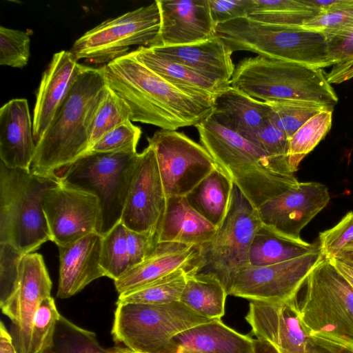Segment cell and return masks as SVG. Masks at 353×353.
Returning <instances> with one entry per match:
<instances>
[{"mask_svg": "<svg viewBox=\"0 0 353 353\" xmlns=\"http://www.w3.org/2000/svg\"><path fill=\"white\" fill-rule=\"evenodd\" d=\"M103 67L108 87L125 103L131 121L176 130L195 126L212 112L214 99L166 81L132 51Z\"/></svg>", "mask_w": 353, "mask_h": 353, "instance_id": "6da1fadb", "label": "cell"}, {"mask_svg": "<svg viewBox=\"0 0 353 353\" xmlns=\"http://www.w3.org/2000/svg\"><path fill=\"white\" fill-rule=\"evenodd\" d=\"M108 89L103 67L84 68L36 143L32 174L58 177L88 152L94 119Z\"/></svg>", "mask_w": 353, "mask_h": 353, "instance_id": "7a4b0ae2", "label": "cell"}, {"mask_svg": "<svg viewBox=\"0 0 353 353\" xmlns=\"http://www.w3.org/2000/svg\"><path fill=\"white\" fill-rule=\"evenodd\" d=\"M195 127L215 163L256 209L299 184L288 159L268 155L211 114Z\"/></svg>", "mask_w": 353, "mask_h": 353, "instance_id": "3957f363", "label": "cell"}, {"mask_svg": "<svg viewBox=\"0 0 353 353\" xmlns=\"http://www.w3.org/2000/svg\"><path fill=\"white\" fill-rule=\"evenodd\" d=\"M59 182L58 177L10 168L0 161V243L26 254L50 241L43 199Z\"/></svg>", "mask_w": 353, "mask_h": 353, "instance_id": "277c9868", "label": "cell"}, {"mask_svg": "<svg viewBox=\"0 0 353 353\" xmlns=\"http://www.w3.org/2000/svg\"><path fill=\"white\" fill-rule=\"evenodd\" d=\"M230 85L268 102L303 101L334 108L339 101L322 69L259 55L238 62Z\"/></svg>", "mask_w": 353, "mask_h": 353, "instance_id": "5b68a950", "label": "cell"}, {"mask_svg": "<svg viewBox=\"0 0 353 353\" xmlns=\"http://www.w3.org/2000/svg\"><path fill=\"white\" fill-rule=\"evenodd\" d=\"M216 35L232 52L248 51L315 68L333 65L326 34L302 26L274 25L242 17L216 26Z\"/></svg>", "mask_w": 353, "mask_h": 353, "instance_id": "8992f818", "label": "cell"}, {"mask_svg": "<svg viewBox=\"0 0 353 353\" xmlns=\"http://www.w3.org/2000/svg\"><path fill=\"white\" fill-rule=\"evenodd\" d=\"M299 305L309 336L353 348V288L324 259L309 274Z\"/></svg>", "mask_w": 353, "mask_h": 353, "instance_id": "52a82bcc", "label": "cell"}, {"mask_svg": "<svg viewBox=\"0 0 353 353\" xmlns=\"http://www.w3.org/2000/svg\"><path fill=\"white\" fill-rule=\"evenodd\" d=\"M212 320L181 301L148 305L118 303L111 334L115 342L140 353H175L171 340L176 334Z\"/></svg>", "mask_w": 353, "mask_h": 353, "instance_id": "ba28073f", "label": "cell"}, {"mask_svg": "<svg viewBox=\"0 0 353 353\" xmlns=\"http://www.w3.org/2000/svg\"><path fill=\"white\" fill-rule=\"evenodd\" d=\"M138 156L137 152H88L58 176L61 183L97 197L102 236L121 222Z\"/></svg>", "mask_w": 353, "mask_h": 353, "instance_id": "9c48e42d", "label": "cell"}, {"mask_svg": "<svg viewBox=\"0 0 353 353\" xmlns=\"http://www.w3.org/2000/svg\"><path fill=\"white\" fill-rule=\"evenodd\" d=\"M261 225L257 209L234 185L227 214L212 238L199 246L192 272L214 275L228 294L236 276L250 265V245Z\"/></svg>", "mask_w": 353, "mask_h": 353, "instance_id": "30bf717a", "label": "cell"}, {"mask_svg": "<svg viewBox=\"0 0 353 353\" xmlns=\"http://www.w3.org/2000/svg\"><path fill=\"white\" fill-rule=\"evenodd\" d=\"M157 1L109 19L77 39L70 52L77 60L108 64L128 53L130 47H152L160 29Z\"/></svg>", "mask_w": 353, "mask_h": 353, "instance_id": "8fae6325", "label": "cell"}, {"mask_svg": "<svg viewBox=\"0 0 353 353\" xmlns=\"http://www.w3.org/2000/svg\"><path fill=\"white\" fill-rule=\"evenodd\" d=\"M148 141L167 198L185 196L216 165L201 144L176 130L159 129Z\"/></svg>", "mask_w": 353, "mask_h": 353, "instance_id": "7c38bea8", "label": "cell"}, {"mask_svg": "<svg viewBox=\"0 0 353 353\" xmlns=\"http://www.w3.org/2000/svg\"><path fill=\"white\" fill-rule=\"evenodd\" d=\"M324 259L320 248L286 261L248 266L234 278L228 295L265 302L296 299L310 272Z\"/></svg>", "mask_w": 353, "mask_h": 353, "instance_id": "4fadbf2b", "label": "cell"}, {"mask_svg": "<svg viewBox=\"0 0 353 353\" xmlns=\"http://www.w3.org/2000/svg\"><path fill=\"white\" fill-rule=\"evenodd\" d=\"M50 241L58 247L101 230V212L94 194L61 182L46 191L43 199Z\"/></svg>", "mask_w": 353, "mask_h": 353, "instance_id": "5bb4252c", "label": "cell"}, {"mask_svg": "<svg viewBox=\"0 0 353 353\" xmlns=\"http://www.w3.org/2000/svg\"><path fill=\"white\" fill-rule=\"evenodd\" d=\"M51 290L52 281L42 255L37 252L24 254L17 283L10 293L0 299L3 314L13 325L19 353H30L34 316L41 303L51 296Z\"/></svg>", "mask_w": 353, "mask_h": 353, "instance_id": "9a60e30c", "label": "cell"}, {"mask_svg": "<svg viewBox=\"0 0 353 353\" xmlns=\"http://www.w3.org/2000/svg\"><path fill=\"white\" fill-rule=\"evenodd\" d=\"M166 202L156 155L148 145L139 153L121 222L133 231L157 235Z\"/></svg>", "mask_w": 353, "mask_h": 353, "instance_id": "2e32d148", "label": "cell"}, {"mask_svg": "<svg viewBox=\"0 0 353 353\" xmlns=\"http://www.w3.org/2000/svg\"><path fill=\"white\" fill-rule=\"evenodd\" d=\"M330 201L327 186L299 182L257 208L262 224L285 236L300 239V234Z\"/></svg>", "mask_w": 353, "mask_h": 353, "instance_id": "e0dca14e", "label": "cell"}, {"mask_svg": "<svg viewBox=\"0 0 353 353\" xmlns=\"http://www.w3.org/2000/svg\"><path fill=\"white\" fill-rule=\"evenodd\" d=\"M249 301L245 319L256 339L269 342L279 353H305L308 334L300 319L296 299Z\"/></svg>", "mask_w": 353, "mask_h": 353, "instance_id": "ac0fdd59", "label": "cell"}, {"mask_svg": "<svg viewBox=\"0 0 353 353\" xmlns=\"http://www.w3.org/2000/svg\"><path fill=\"white\" fill-rule=\"evenodd\" d=\"M160 29L153 46H183L216 35L208 0H156Z\"/></svg>", "mask_w": 353, "mask_h": 353, "instance_id": "d6986e66", "label": "cell"}, {"mask_svg": "<svg viewBox=\"0 0 353 353\" xmlns=\"http://www.w3.org/2000/svg\"><path fill=\"white\" fill-rule=\"evenodd\" d=\"M85 65L66 50L54 54L41 77L33 114V137L37 143L50 125L76 79Z\"/></svg>", "mask_w": 353, "mask_h": 353, "instance_id": "ffe728a7", "label": "cell"}, {"mask_svg": "<svg viewBox=\"0 0 353 353\" xmlns=\"http://www.w3.org/2000/svg\"><path fill=\"white\" fill-rule=\"evenodd\" d=\"M103 236L91 233L68 245L59 246V278L57 297L67 299L103 276L101 265Z\"/></svg>", "mask_w": 353, "mask_h": 353, "instance_id": "44dd1931", "label": "cell"}, {"mask_svg": "<svg viewBox=\"0 0 353 353\" xmlns=\"http://www.w3.org/2000/svg\"><path fill=\"white\" fill-rule=\"evenodd\" d=\"M36 143L28 101L13 99L0 109V159L10 168L30 170Z\"/></svg>", "mask_w": 353, "mask_h": 353, "instance_id": "7402d4cb", "label": "cell"}, {"mask_svg": "<svg viewBox=\"0 0 353 353\" xmlns=\"http://www.w3.org/2000/svg\"><path fill=\"white\" fill-rule=\"evenodd\" d=\"M199 252V246L174 242L158 243L149 257L114 281L116 290L119 294L134 290L179 269L192 272Z\"/></svg>", "mask_w": 353, "mask_h": 353, "instance_id": "603a6c76", "label": "cell"}, {"mask_svg": "<svg viewBox=\"0 0 353 353\" xmlns=\"http://www.w3.org/2000/svg\"><path fill=\"white\" fill-rule=\"evenodd\" d=\"M157 235L133 231L121 222L103 236L101 265L105 276L117 280L154 251Z\"/></svg>", "mask_w": 353, "mask_h": 353, "instance_id": "cb8c5ba5", "label": "cell"}, {"mask_svg": "<svg viewBox=\"0 0 353 353\" xmlns=\"http://www.w3.org/2000/svg\"><path fill=\"white\" fill-rule=\"evenodd\" d=\"M150 48L163 57L210 79L230 85L235 68L232 59L233 52L217 35L188 45Z\"/></svg>", "mask_w": 353, "mask_h": 353, "instance_id": "d4e9b609", "label": "cell"}, {"mask_svg": "<svg viewBox=\"0 0 353 353\" xmlns=\"http://www.w3.org/2000/svg\"><path fill=\"white\" fill-rule=\"evenodd\" d=\"M270 114L268 102L230 85L215 97L211 115L222 125L247 138L270 121Z\"/></svg>", "mask_w": 353, "mask_h": 353, "instance_id": "484cf974", "label": "cell"}, {"mask_svg": "<svg viewBox=\"0 0 353 353\" xmlns=\"http://www.w3.org/2000/svg\"><path fill=\"white\" fill-rule=\"evenodd\" d=\"M216 228L190 206L185 196H170L158 230V243L201 246L212 238Z\"/></svg>", "mask_w": 353, "mask_h": 353, "instance_id": "4316f807", "label": "cell"}, {"mask_svg": "<svg viewBox=\"0 0 353 353\" xmlns=\"http://www.w3.org/2000/svg\"><path fill=\"white\" fill-rule=\"evenodd\" d=\"M254 339L212 320L189 328L171 340L173 347L199 353H250Z\"/></svg>", "mask_w": 353, "mask_h": 353, "instance_id": "83f0119b", "label": "cell"}, {"mask_svg": "<svg viewBox=\"0 0 353 353\" xmlns=\"http://www.w3.org/2000/svg\"><path fill=\"white\" fill-rule=\"evenodd\" d=\"M132 52L141 63L164 80L195 94L214 99L221 91L230 85L163 57L150 47H139Z\"/></svg>", "mask_w": 353, "mask_h": 353, "instance_id": "f1b7e54d", "label": "cell"}, {"mask_svg": "<svg viewBox=\"0 0 353 353\" xmlns=\"http://www.w3.org/2000/svg\"><path fill=\"white\" fill-rule=\"evenodd\" d=\"M233 186L231 179L216 165L185 197L194 210L218 228L227 214Z\"/></svg>", "mask_w": 353, "mask_h": 353, "instance_id": "f546056e", "label": "cell"}, {"mask_svg": "<svg viewBox=\"0 0 353 353\" xmlns=\"http://www.w3.org/2000/svg\"><path fill=\"white\" fill-rule=\"evenodd\" d=\"M319 248V241L310 243L302 239H291L262 224L250 245L249 266L276 264L301 256Z\"/></svg>", "mask_w": 353, "mask_h": 353, "instance_id": "4dcf8cb0", "label": "cell"}, {"mask_svg": "<svg viewBox=\"0 0 353 353\" xmlns=\"http://www.w3.org/2000/svg\"><path fill=\"white\" fill-rule=\"evenodd\" d=\"M228 293L214 275L188 272L180 301L196 313L210 320H221L225 314Z\"/></svg>", "mask_w": 353, "mask_h": 353, "instance_id": "1f68e13d", "label": "cell"}, {"mask_svg": "<svg viewBox=\"0 0 353 353\" xmlns=\"http://www.w3.org/2000/svg\"><path fill=\"white\" fill-rule=\"evenodd\" d=\"M185 269H179L165 276L134 290L119 295L118 303L161 305L180 301L186 283Z\"/></svg>", "mask_w": 353, "mask_h": 353, "instance_id": "d6a6232c", "label": "cell"}, {"mask_svg": "<svg viewBox=\"0 0 353 353\" xmlns=\"http://www.w3.org/2000/svg\"><path fill=\"white\" fill-rule=\"evenodd\" d=\"M333 110H323L309 119L290 139L288 161L292 172L330 131Z\"/></svg>", "mask_w": 353, "mask_h": 353, "instance_id": "836d02e7", "label": "cell"}, {"mask_svg": "<svg viewBox=\"0 0 353 353\" xmlns=\"http://www.w3.org/2000/svg\"><path fill=\"white\" fill-rule=\"evenodd\" d=\"M94 332L81 328L61 315L52 340L42 353H108Z\"/></svg>", "mask_w": 353, "mask_h": 353, "instance_id": "e575fe53", "label": "cell"}, {"mask_svg": "<svg viewBox=\"0 0 353 353\" xmlns=\"http://www.w3.org/2000/svg\"><path fill=\"white\" fill-rule=\"evenodd\" d=\"M268 102V101H267ZM270 121L290 139L304 123L319 112L334 108L303 101H275L268 102Z\"/></svg>", "mask_w": 353, "mask_h": 353, "instance_id": "d590c367", "label": "cell"}, {"mask_svg": "<svg viewBox=\"0 0 353 353\" xmlns=\"http://www.w3.org/2000/svg\"><path fill=\"white\" fill-rule=\"evenodd\" d=\"M128 121L130 114L127 105L108 88L94 119L89 149L108 132Z\"/></svg>", "mask_w": 353, "mask_h": 353, "instance_id": "8d00e7d4", "label": "cell"}, {"mask_svg": "<svg viewBox=\"0 0 353 353\" xmlns=\"http://www.w3.org/2000/svg\"><path fill=\"white\" fill-rule=\"evenodd\" d=\"M60 316L52 296L41 303L32 322L30 353H42L49 345Z\"/></svg>", "mask_w": 353, "mask_h": 353, "instance_id": "74e56055", "label": "cell"}, {"mask_svg": "<svg viewBox=\"0 0 353 353\" xmlns=\"http://www.w3.org/2000/svg\"><path fill=\"white\" fill-rule=\"evenodd\" d=\"M30 44L26 32L0 26V64L20 68L26 65Z\"/></svg>", "mask_w": 353, "mask_h": 353, "instance_id": "f35d334b", "label": "cell"}, {"mask_svg": "<svg viewBox=\"0 0 353 353\" xmlns=\"http://www.w3.org/2000/svg\"><path fill=\"white\" fill-rule=\"evenodd\" d=\"M141 135V130L128 121L105 134L86 153L135 152Z\"/></svg>", "mask_w": 353, "mask_h": 353, "instance_id": "ab89813d", "label": "cell"}, {"mask_svg": "<svg viewBox=\"0 0 353 353\" xmlns=\"http://www.w3.org/2000/svg\"><path fill=\"white\" fill-rule=\"evenodd\" d=\"M353 239V212H347L332 228L319 233L320 251L325 259L336 256Z\"/></svg>", "mask_w": 353, "mask_h": 353, "instance_id": "60d3db41", "label": "cell"}, {"mask_svg": "<svg viewBox=\"0 0 353 353\" xmlns=\"http://www.w3.org/2000/svg\"><path fill=\"white\" fill-rule=\"evenodd\" d=\"M302 26L322 31L325 34L353 27V0H345L339 7L319 14L306 21Z\"/></svg>", "mask_w": 353, "mask_h": 353, "instance_id": "b9f144b4", "label": "cell"}, {"mask_svg": "<svg viewBox=\"0 0 353 353\" xmlns=\"http://www.w3.org/2000/svg\"><path fill=\"white\" fill-rule=\"evenodd\" d=\"M245 139L271 157L288 159L289 138L271 121Z\"/></svg>", "mask_w": 353, "mask_h": 353, "instance_id": "7bdbcfd3", "label": "cell"}, {"mask_svg": "<svg viewBox=\"0 0 353 353\" xmlns=\"http://www.w3.org/2000/svg\"><path fill=\"white\" fill-rule=\"evenodd\" d=\"M23 255L12 245L0 243V299L6 296L17 283Z\"/></svg>", "mask_w": 353, "mask_h": 353, "instance_id": "ee69618b", "label": "cell"}, {"mask_svg": "<svg viewBox=\"0 0 353 353\" xmlns=\"http://www.w3.org/2000/svg\"><path fill=\"white\" fill-rule=\"evenodd\" d=\"M210 14L216 26L245 17L250 0H208Z\"/></svg>", "mask_w": 353, "mask_h": 353, "instance_id": "f6af8a7d", "label": "cell"}, {"mask_svg": "<svg viewBox=\"0 0 353 353\" xmlns=\"http://www.w3.org/2000/svg\"><path fill=\"white\" fill-rule=\"evenodd\" d=\"M333 65L353 60V27L326 34Z\"/></svg>", "mask_w": 353, "mask_h": 353, "instance_id": "bcb514c9", "label": "cell"}, {"mask_svg": "<svg viewBox=\"0 0 353 353\" xmlns=\"http://www.w3.org/2000/svg\"><path fill=\"white\" fill-rule=\"evenodd\" d=\"M301 12L318 11L307 5L303 0H250L247 16L254 12Z\"/></svg>", "mask_w": 353, "mask_h": 353, "instance_id": "7dc6e473", "label": "cell"}, {"mask_svg": "<svg viewBox=\"0 0 353 353\" xmlns=\"http://www.w3.org/2000/svg\"><path fill=\"white\" fill-rule=\"evenodd\" d=\"M305 353H353V348L330 340L308 335Z\"/></svg>", "mask_w": 353, "mask_h": 353, "instance_id": "c3c4849f", "label": "cell"}, {"mask_svg": "<svg viewBox=\"0 0 353 353\" xmlns=\"http://www.w3.org/2000/svg\"><path fill=\"white\" fill-rule=\"evenodd\" d=\"M325 77L330 84H339L353 78V60L332 65Z\"/></svg>", "mask_w": 353, "mask_h": 353, "instance_id": "681fc988", "label": "cell"}, {"mask_svg": "<svg viewBox=\"0 0 353 353\" xmlns=\"http://www.w3.org/2000/svg\"><path fill=\"white\" fill-rule=\"evenodd\" d=\"M328 261L353 288V257L335 256Z\"/></svg>", "mask_w": 353, "mask_h": 353, "instance_id": "f907efd6", "label": "cell"}, {"mask_svg": "<svg viewBox=\"0 0 353 353\" xmlns=\"http://www.w3.org/2000/svg\"><path fill=\"white\" fill-rule=\"evenodd\" d=\"M0 353H19L12 336L3 322L0 323Z\"/></svg>", "mask_w": 353, "mask_h": 353, "instance_id": "816d5d0a", "label": "cell"}, {"mask_svg": "<svg viewBox=\"0 0 353 353\" xmlns=\"http://www.w3.org/2000/svg\"><path fill=\"white\" fill-rule=\"evenodd\" d=\"M250 353H279V352L269 342L256 339H254Z\"/></svg>", "mask_w": 353, "mask_h": 353, "instance_id": "f5cc1de1", "label": "cell"}, {"mask_svg": "<svg viewBox=\"0 0 353 353\" xmlns=\"http://www.w3.org/2000/svg\"><path fill=\"white\" fill-rule=\"evenodd\" d=\"M336 256L353 257V239L342 249Z\"/></svg>", "mask_w": 353, "mask_h": 353, "instance_id": "db71d44e", "label": "cell"}, {"mask_svg": "<svg viewBox=\"0 0 353 353\" xmlns=\"http://www.w3.org/2000/svg\"><path fill=\"white\" fill-rule=\"evenodd\" d=\"M110 352L112 353H140L132 351L127 347L123 348L121 347H114V349L111 350Z\"/></svg>", "mask_w": 353, "mask_h": 353, "instance_id": "11a10c76", "label": "cell"}, {"mask_svg": "<svg viewBox=\"0 0 353 353\" xmlns=\"http://www.w3.org/2000/svg\"><path fill=\"white\" fill-rule=\"evenodd\" d=\"M175 353H199V352L185 350L182 347H179L176 349Z\"/></svg>", "mask_w": 353, "mask_h": 353, "instance_id": "9f6ffc18", "label": "cell"}, {"mask_svg": "<svg viewBox=\"0 0 353 353\" xmlns=\"http://www.w3.org/2000/svg\"><path fill=\"white\" fill-rule=\"evenodd\" d=\"M108 353H112V352H111L110 351H108Z\"/></svg>", "mask_w": 353, "mask_h": 353, "instance_id": "6f0895ef", "label": "cell"}]
</instances>
